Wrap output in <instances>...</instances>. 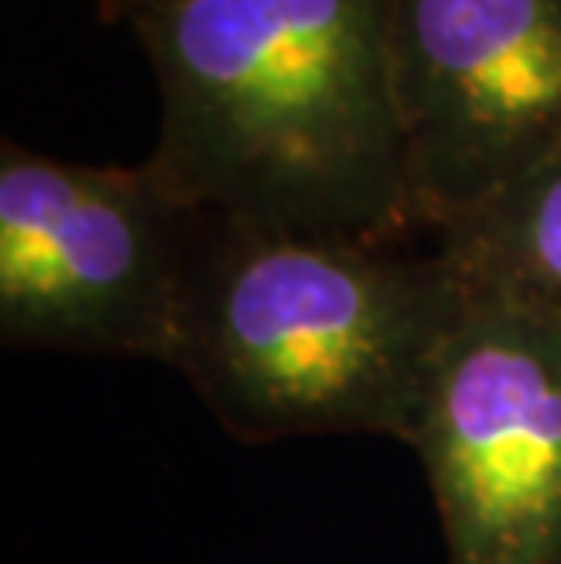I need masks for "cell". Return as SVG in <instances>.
I'll list each match as a JSON object with an SVG mask.
<instances>
[{"instance_id":"1","label":"cell","mask_w":561,"mask_h":564,"mask_svg":"<svg viewBox=\"0 0 561 564\" xmlns=\"http://www.w3.org/2000/svg\"><path fill=\"white\" fill-rule=\"evenodd\" d=\"M131 33L175 197L270 234L416 241L387 0H175Z\"/></svg>"},{"instance_id":"2","label":"cell","mask_w":561,"mask_h":564,"mask_svg":"<svg viewBox=\"0 0 561 564\" xmlns=\"http://www.w3.org/2000/svg\"><path fill=\"white\" fill-rule=\"evenodd\" d=\"M467 299L438 245L295 237L208 215L164 368L241 444L404 441Z\"/></svg>"},{"instance_id":"3","label":"cell","mask_w":561,"mask_h":564,"mask_svg":"<svg viewBox=\"0 0 561 564\" xmlns=\"http://www.w3.org/2000/svg\"><path fill=\"white\" fill-rule=\"evenodd\" d=\"M208 212L150 161L88 164L0 142L4 350L169 365Z\"/></svg>"},{"instance_id":"4","label":"cell","mask_w":561,"mask_h":564,"mask_svg":"<svg viewBox=\"0 0 561 564\" xmlns=\"http://www.w3.org/2000/svg\"><path fill=\"white\" fill-rule=\"evenodd\" d=\"M401 444L445 564H561V321L471 284Z\"/></svg>"},{"instance_id":"5","label":"cell","mask_w":561,"mask_h":564,"mask_svg":"<svg viewBox=\"0 0 561 564\" xmlns=\"http://www.w3.org/2000/svg\"><path fill=\"white\" fill-rule=\"evenodd\" d=\"M416 237L561 147V0H387Z\"/></svg>"},{"instance_id":"6","label":"cell","mask_w":561,"mask_h":564,"mask_svg":"<svg viewBox=\"0 0 561 564\" xmlns=\"http://www.w3.org/2000/svg\"><path fill=\"white\" fill-rule=\"evenodd\" d=\"M431 245L467 284L561 321V147Z\"/></svg>"},{"instance_id":"7","label":"cell","mask_w":561,"mask_h":564,"mask_svg":"<svg viewBox=\"0 0 561 564\" xmlns=\"http://www.w3.org/2000/svg\"><path fill=\"white\" fill-rule=\"evenodd\" d=\"M169 4H175V0H91L95 15L103 22H110V26H117V22L131 26L139 15H150V11H161Z\"/></svg>"}]
</instances>
